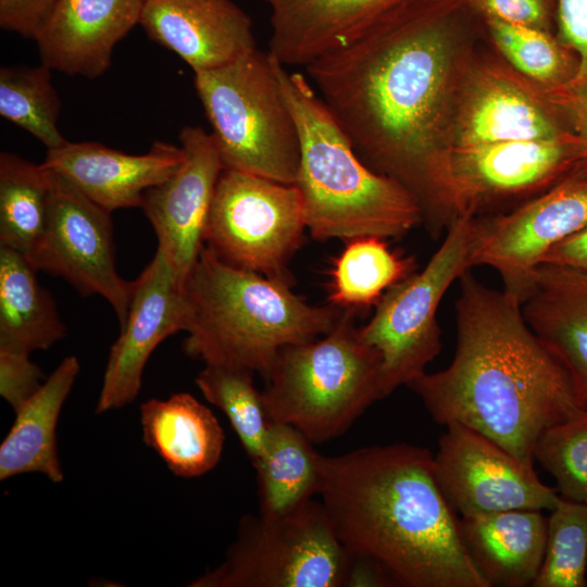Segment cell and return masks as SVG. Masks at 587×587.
I'll return each instance as SVG.
<instances>
[{
  "label": "cell",
  "instance_id": "1f68e13d",
  "mask_svg": "<svg viewBox=\"0 0 587 587\" xmlns=\"http://www.w3.org/2000/svg\"><path fill=\"white\" fill-rule=\"evenodd\" d=\"M484 21L497 47L520 72L551 88L566 85L574 77L577 57L547 30L495 17H484Z\"/></svg>",
  "mask_w": 587,
  "mask_h": 587
},
{
  "label": "cell",
  "instance_id": "7c38bea8",
  "mask_svg": "<svg viewBox=\"0 0 587 587\" xmlns=\"http://www.w3.org/2000/svg\"><path fill=\"white\" fill-rule=\"evenodd\" d=\"M586 226L587 173L574 170L508 213L475 216L472 267L487 265L496 270L502 290L522 303L546 253Z\"/></svg>",
  "mask_w": 587,
  "mask_h": 587
},
{
  "label": "cell",
  "instance_id": "7402d4cb",
  "mask_svg": "<svg viewBox=\"0 0 587 587\" xmlns=\"http://www.w3.org/2000/svg\"><path fill=\"white\" fill-rule=\"evenodd\" d=\"M460 530L470 559L490 587L533 586L547 542L540 510L463 515Z\"/></svg>",
  "mask_w": 587,
  "mask_h": 587
},
{
  "label": "cell",
  "instance_id": "30bf717a",
  "mask_svg": "<svg viewBox=\"0 0 587 587\" xmlns=\"http://www.w3.org/2000/svg\"><path fill=\"white\" fill-rule=\"evenodd\" d=\"M307 229L296 185L224 168L209 212L204 246L224 262L268 277H290L287 264Z\"/></svg>",
  "mask_w": 587,
  "mask_h": 587
},
{
  "label": "cell",
  "instance_id": "e575fe53",
  "mask_svg": "<svg viewBox=\"0 0 587 587\" xmlns=\"http://www.w3.org/2000/svg\"><path fill=\"white\" fill-rule=\"evenodd\" d=\"M555 22L560 42L578 60L572 80L560 87L587 92V0H557Z\"/></svg>",
  "mask_w": 587,
  "mask_h": 587
},
{
  "label": "cell",
  "instance_id": "f35d334b",
  "mask_svg": "<svg viewBox=\"0 0 587 587\" xmlns=\"http://www.w3.org/2000/svg\"><path fill=\"white\" fill-rule=\"evenodd\" d=\"M551 101L566 116L571 132L582 145V160L576 171L587 173V92H578L562 87L551 88Z\"/></svg>",
  "mask_w": 587,
  "mask_h": 587
},
{
  "label": "cell",
  "instance_id": "44dd1931",
  "mask_svg": "<svg viewBox=\"0 0 587 587\" xmlns=\"http://www.w3.org/2000/svg\"><path fill=\"white\" fill-rule=\"evenodd\" d=\"M522 312L565 371L577 403L587 405V272L540 264Z\"/></svg>",
  "mask_w": 587,
  "mask_h": 587
},
{
  "label": "cell",
  "instance_id": "d4e9b609",
  "mask_svg": "<svg viewBox=\"0 0 587 587\" xmlns=\"http://www.w3.org/2000/svg\"><path fill=\"white\" fill-rule=\"evenodd\" d=\"M20 252L0 246V349L32 353L66 335L57 304Z\"/></svg>",
  "mask_w": 587,
  "mask_h": 587
},
{
  "label": "cell",
  "instance_id": "5bb4252c",
  "mask_svg": "<svg viewBox=\"0 0 587 587\" xmlns=\"http://www.w3.org/2000/svg\"><path fill=\"white\" fill-rule=\"evenodd\" d=\"M446 427L434 455L437 482L461 515L508 510H553L555 489L526 464L479 432L459 423Z\"/></svg>",
  "mask_w": 587,
  "mask_h": 587
},
{
  "label": "cell",
  "instance_id": "9c48e42d",
  "mask_svg": "<svg viewBox=\"0 0 587 587\" xmlns=\"http://www.w3.org/2000/svg\"><path fill=\"white\" fill-rule=\"evenodd\" d=\"M475 216L461 214L425 267L385 291L372 319L358 327L360 338L380 354L383 398L425 373L439 354V303L449 287L472 268Z\"/></svg>",
  "mask_w": 587,
  "mask_h": 587
},
{
  "label": "cell",
  "instance_id": "8992f818",
  "mask_svg": "<svg viewBox=\"0 0 587 587\" xmlns=\"http://www.w3.org/2000/svg\"><path fill=\"white\" fill-rule=\"evenodd\" d=\"M380 365L353 313L342 311L327 334L278 352L262 390L267 419L295 426L313 444L335 439L383 399Z\"/></svg>",
  "mask_w": 587,
  "mask_h": 587
},
{
  "label": "cell",
  "instance_id": "d6986e66",
  "mask_svg": "<svg viewBox=\"0 0 587 587\" xmlns=\"http://www.w3.org/2000/svg\"><path fill=\"white\" fill-rule=\"evenodd\" d=\"M184 158L180 146L165 141H154L143 154H128L93 141H66L47 150L42 164L113 212L140 208L143 193L170 178Z\"/></svg>",
  "mask_w": 587,
  "mask_h": 587
},
{
  "label": "cell",
  "instance_id": "4fadbf2b",
  "mask_svg": "<svg viewBox=\"0 0 587 587\" xmlns=\"http://www.w3.org/2000/svg\"><path fill=\"white\" fill-rule=\"evenodd\" d=\"M50 172L46 229L28 261L36 271L64 278L83 296H101L114 310L122 327L134 282L123 279L115 267L111 212L63 176Z\"/></svg>",
  "mask_w": 587,
  "mask_h": 587
},
{
  "label": "cell",
  "instance_id": "3957f363",
  "mask_svg": "<svg viewBox=\"0 0 587 587\" xmlns=\"http://www.w3.org/2000/svg\"><path fill=\"white\" fill-rule=\"evenodd\" d=\"M319 496L340 542L402 587H490L470 559L434 455L410 444L320 457Z\"/></svg>",
  "mask_w": 587,
  "mask_h": 587
},
{
  "label": "cell",
  "instance_id": "ac0fdd59",
  "mask_svg": "<svg viewBox=\"0 0 587 587\" xmlns=\"http://www.w3.org/2000/svg\"><path fill=\"white\" fill-rule=\"evenodd\" d=\"M139 24L193 73L221 67L257 49L250 16L230 0H146Z\"/></svg>",
  "mask_w": 587,
  "mask_h": 587
},
{
  "label": "cell",
  "instance_id": "5b68a950",
  "mask_svg": "<svg viewBox=\"0 0 587 587\" xmlns=\"http://www.w3.org/2000/svg\"><path fill=\"white\" fill-rule=\"evenodd\" d=\"M273 59L298 128L300 164L295 185L311 236L321 241L362 236L399 238L422 223V209L414 195L361 159L308 76L289 72Z\"/></svg>",
  "mask_w": 587,
  "mask_h": 587
},
{
  "label": "cell",
  "instance_id": "7a4b0ae2",
  "mask_svg": "<svg viewBox=\"0 0 587 587\" xmlns=\"http://www.w3.org/2000/svg\"><path fill=\"white\" fill-rule=\"evenodd\" d=\"M459 284L454 357L408 387L436 423L471 427L533 465L542 432L580 405L565 371L526 322L521 301L486 286L471 270Z\"/></svg>",
  "mask_w": 587,
  "mask_h": 587
},
{
  "label": "cell",
  "instance_id": "8fae6325",
  "mask_svg": "<svg viewBox=\"0 0 587 587\" xmlns=\"http://www.w3.org/2000/svg\"><path fill=\"white\" fill-rule=\"evenodd\" d=\"M582 159L578 137L446 145L435 166L440 201L453 218L476 216L495 201L547 191Z\"/></svg>",
  "mask_w": 587,
  "mask_h": 587
},
{
  "label": "cell",
  "instance_id": "484cf974",
  "mask_svg": "<svg viewBox=\"0 0 587 587\" xmlns=\"http://www.w3.org/2000/svg\"><path fill=\"white\" fill-rule=\"evenodd\" d=\"M570 132L521 88L490 77L466 102L454 145L552 139Z\"/></svg>",
  "mask_w": 587,
  "mask_h": 587
},
{
  "label": "cell",
  "instance_id": "2e32d148",
  "mask_svg": "<svg viewBox=\"0 0 587 587\" xmlns=\"http://www.w3.org/2000/svg\"><path fill=\"white\" fill-rule=\"evenodd\" d=\"M445 0H267L270 53L288 66L315 59L394 26Z\"/></svg>",
  "mask_w": 587,
  "mask_h": 587
},
{
  "label": "cell",
  "instance_id": "ab89813d",
  "mask_svg": "<svg viewBox=\"0 0 587 587\" xmlns=\"http://www.w3.org/2000/svg\"><path fill=\"white\" fill-rule=\"evenodd\" d=\"M542 263L587 272V226L553 246Z\"/></svg>",
  "mask_w": 587,
  "mask_h": 587
},
{
  "label": "cell",
  "instance_id": "4dcf8cb0",
  "mask_svg": "<svg viewBox=\"0 0 587 587\" xmlns=\"http://www.w3.org/2000/svg\"><path fill=\"white\" fill-rule=\"evenodd\" d=\"M253 374L247 369L205 364L195 380L203 397L224 412L252 465L264 452L270 427Z\"/></svg>",
  "mask_w": 587,
  "mask_h": 587
},
{
  "label": "cell",
  "instance_id": "9a60e30c",
  "mask_svg": "<svg viewBox=\"0 0 587 587\" xmlns=\"http://www.w3.org/2000/svg\"><path fill=\"white\" fill-rule=\"evenodd\" d=\"M186 325L183 283L158 248L151 262L134 280L126 321L109 351L96 413L121 409L134 401L153 350L168 336L185 332Z\"/></svg>",
  "mask_w": 587,
  "mask_h": 587
},
{
  "label": "cell",
  "instance_id": "d590c367",
  "mask_svg": "<svg viewBox=\"0 0 587 587\" xmlns=\"http://www.w3.org/2000/svg\"><path fill=\"white\" fill-rule=\"evenodd\" d=\"M29 353L0 349V395L16 412L43 384Z\"/></svg>",
  "mask_w": 587,
  "mask_h": 587
},
{
  "label": "cell",
  "instance_id": "74e56055",
  "mask_svg": "<svg viewBox=\"0 0 587 587\" xmlns=\"http://www.w3.org/2000/svg\"><path fill=\"white\" fill-rule=\"evenodd\" d=\"M59 0H0L2 29L35 39Z\"/></svg>",
  "mask_w": 587,
  "mask_h": 587
},
{
  "label": "cell",
  "instance_id": "836d02e7",
  "mask_svg": "<svg viewBox=\"0 0 587 587\" xmlns=\"http://www.w3.org/2000/svg\"><path fill=\"white\" fill-rule=\"evenodd\" d=\"M534 459L554 478L561 498L587 503V405L544 430Z\"/></svg>",
  "mask_w": 587,
  "mask_h": 587
},
{
  "label": "cell",
  "instance_id": "ba28073f",
  "mask_svg": "<svg viewBox=\"0 0 587 587\" xmlns=\"http://www.w3.org/2000/svg\"><path fill=\"white\" fill-rule=\"evenodd\" d=\"M361 566L338 539L322 501L311 499L283 515L242 516L224 561L189 586H359Z\"/></svg>",
  "mask_w": 587,
  "mask_h": 587
},
{
  "label": "cell",
  "instance_id": "f546056e",
  "mask_svg": "<svg viewBox=\"0 0 587 587\" xmlns=\"http://www.w3.org/2000/svg\"><path fill=\"white\" fill-rule=\"evenodd\" d=\"M51 71L42 63L0 68V115L29 133L47 150L67 141L58 125L61 101L51 80Z\"/></svg>",
  "mask_w": 587,
  "mask_h": 587
},
{
  "label": "cell",
  "instance_id": "f1b7e54d",
  "mask_svg": "<svg viewBox=\"0 0 587 587\" xmlns=\"http://www.w3.org/2000/svg\"><path fill=\"white\" fill-rule=\"evenodd\" d=\"M51 172L15 153H0V246L27 258L46 229Z\"/></svg>",
  "mask_w": 587,
  "mask_h": 587
},
{
  "label": "cell",
  "instance_id": "60d3db41",
  "mask_svg": "<svg viewBox=\"0 0 587 587\" xmlns=\"http://www.w3.org/2000/svg\"><path fill=\"white\" fill-rule=\"evenodd\" d=\"M586 584H587V572H586Z\"/></svg>",
  "mask_w": 587,
  "mask_h": 587
},
{
  "label": "cell",
  "instance_id": "52a82bcc",
  "mask_svg": "<svg viewBox=\"0 0 587 587\" xmlns=\"http://www.w3.org/2000/svg\"><path fill=\"white\" fill-rule=\"evenodd\" d=\"M193 84L224 168L296 184L299 134L270 52L195 73Z\"/></svg>",
  "mask_w": 587,
  "mask_h": 587
},
{
  "label": "cell",
  "instance_id": "8d00e7d4",
  "mask_svg": "<svg viewBox=\"0 0 587 587\" xmlns=\"http://www.w3.org/2000/svg\"><path fill=\"white\" fill-rule=\"evenodd\" d=\"M484 17L547 30L557 13V0H466Z\"/></svg>",
  "mask_w": 587,
  "mask_h": 587
},
{
  "label": "cell",
  "instance_id": "e0dca14e",
  "mask_svg": "<svg viewBox=\"0 0 587 587\" xmlns=\"http://www.w3.org/2000/svg\"><path fill=\"white\" fill-rule=\"evenodd\" d=\"M185 158L165 182L149 188L141 209L161 249L184 282L204 247V229L217 179L224 170L214 139L200 126L179 133Z\"/></svg>",
  "mask_w": 587,
  "mask_h": 587
},
{
  "label": "cell",
  "instance_id": "4316f807",
  "mask_svg": "<svg viewBox=\"0 0 587 587\" xmlns=\"http://www.w3.org/2000/svg\"><path fill=\"white\" fill-rule=\"evenodd\" d=\"M313 442L292 425L270 422L266 445L253 464L259 513L286 514L320 490V457Z\"/></svg>",
  "mask_w": 587,
  "mask_h": 587
},
{
  "label": "cell",
  "instance_id": "d6a6232c",
  "mask_svg": "<svg viewBox=\"0 0 587 587\" xmlns=\"http://www.w3.org/2000/svg\"><path fill=\"white\" fill-rule=\"evenodd\" d=\"M587 503L561 499L547 519L545 557L533 587H584Z\"/></svg>",
  "mask_w": 587,
  "mask_h": 587
},
{
  "label": "cell",
  "instance_id": "cb8c5ba5",
  "mask_svg": "<svg viewBox=\"0 0 587 587\" xmlns=\"http://www.w3.org/2000/svg\"><path fill=\"white\" fill-rule=\"evenodd\" d=\"M75 355L62 360L41 387L16 411L0 446V479L40 473L53 483L64 479L58 445L59 416L79 373Z\"/></svg>",
  "mask_w": 587,
  "mask_h": 587
},
{
  "label": "cell",
  "instance_id": "83f0119b",
  "mask_svg": "<svg viewBox=\"0 0 587 587\" xmlns=\"http://www.w3.org/2000/svg\"><path fill=\"white\" fill-rule=\"evenodd\" d=\"M413 257L389 248L377 236L345 241L329 268L328 304L354 313L375 305L387 289L415 272Z\"/></svg>",
  "mask_w": 587,
  "mask_h": 587
},
{
  "label": "cell",
  "instance_id": "277c9868",
  "mask_svg": "<svg viewBox=\"0 0 587 587\" xmlns=\"http://www.w3.org/2000/svg\"><path fill=\"white\" fill-rule=\"evenodd\" d=\"M291 285V277L230 265L204 246L183 285L184 351L205 364L247 369L266 378L284 347L327 334L342 312L310 304Z\"/></svg>",
  "mask_w": 587,
  "mask_h": 587
},
{
  "label": "cell",
  "instance_id": "6da1fadb",
  "mask_svg": "<svg viewBox=\"0 0 587 587\" xmlns=\"http://www.w3.org/2000/svg\"><path fill=\"white\" fill-rule=\"evenodd\" d=\"M470 8L445 0L304 66L361 159L414 195L423 222L434 213V168L445 146L451 36Z\"/></svg>",
  "mask_w": 587,
  "mask_h": 587
},
{
  "label": "cell",
  "instance_id": "ffe728a7",
  "mask_svg": "<svg viewBox=\"0 0 587 587\" xmlns=\"http://www.w3.org/2000/svg\"><path fill=\"white\" fill-rule=\"evenodd\" d=\"M146 0H59L35 37L40 61L66 75L96 78L113 49L139 24Z\"/></svg>",
  "mask_w": 587,
  "mask_h": 587
},
{
  "label": "cell",
  "instance_id": "603a6c76",
  "mask_svg": "<svg viewBox=\"0 0 587 587\" xmlns=\"http://www.w3.org/2000/svg\"><path fill=\"white\" fill-rule=\"evenodd\" d=\"M145 444L176 476L199 477L218 463L224 432L209 408L186 392L149 399L140 405Z\"/></svg>",
  "mask_w": 587,
  "mask_h": 587
}]
</instances>
